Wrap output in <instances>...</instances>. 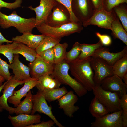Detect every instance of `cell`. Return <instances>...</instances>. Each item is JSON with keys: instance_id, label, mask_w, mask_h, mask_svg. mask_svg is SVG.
I'll return each instance as SVG.
<instances>
[{"instance_id": "obj_4", "label": "cell", "mask_w": 127, "mask_h": 127, "mask_svg": "<svg viewBox=\"0 0 127 127\" xmlns=\"http://www.w3.org/2000/svg\"><path fill=\"white\" fill-rule=\"evenodd\" d=\"M36 27L42 34L59 38L74 33H80L83 29L82 23L80 22H70L57 27L50 26L44 23Z\"/></svg>"}, {"instance_id": "obj_42", "label": "cell", "mask_w": 127, "mask_h": 127, "mask_svg": "<svg viewBox=\"0 0 127 127\" xmlns=\"http://www.w3.org/2000/svg\"><path fill=\"white\" fill-rule=\"evenodd\" d=\"M55 123L52 120H50L46 122L43 121L37 124L30 125L26 127H54Z\"/></svg>"}, {"instance_id": "obj_15", "label": "cell", "mask_w": 127, "mask_h": 127, "mask_svg": "<svg viewBox=\"0 0 127 127\" xmlns=\"http://www.w3.org/2000/svg\"><path fill=\"white\" fill-rule=\"evenodd\" d=\"M77 96L71 90L57 100L59 108L70 118L73 117L74 113L79 109L78 106L74 105L78 100Z\"/></svg>"}, {"instance_id": "obj_44", "label": "cell", "mask_w": 127, "mask_h": 127, "mask_svg": "<svg viewBox=\"0 0 127 127\" xmlns=\"http://www.w3.org/2000/svg\"><path fill=\"white\" fill-rule=\"evenodd\" d=\"M13 42V41H12L8 40L5 38L0 32V45L4 43H12Z\"/></svg>"}, {"instance_id": "obj_20", "label": "cell", "mask_w": 127, "mask_h": 127, "mask_svg": "<svg viewBox=\"0 0 127 127\" xmlns=\"http://www.w3.org/2000/svg\"><path fill=\"white\" fill-rule=\"evenodd\" d=\"M8 118L15 127H26L41 122V116L38 114L30 115L20 114L15 116L9 115Z\"/></svg>"}, {"instance_id": "obj_37", "label": "cell", "mask_w": 127, "mask_h": 127, "mask_svg": "<svg viewBox=\"0 0 127 127\" xmlns=\"http://www.w3.org/2000/svg\"><path fill=\"white\" fill-rule=\"evenodd\" d=\"M127 3V0H104L103 9L105 10L110 12L113 8L120 4Z\"/></svg>"}, {"instance_id": "obj_9", "label": "cell", "mask_w": 127, "mask_h": 127, "mask_svg": "<svg viewBox=\"0 0 127 127\" xmlns=\"http://www.w3.org/2000/svg\"><path fill=\"white\" fill-rule=\"evenodd\" d=\"M32 101L33 107L31 114L34 115L36 112L43 113L49 117L58 127H65L58 121L53 114L51 108L48 105L42 92L38 91L35 94L32 95Z\"/></svg>"}, {"instance_id": "obj_16", "label": "cell", "mask_w": 127, "mask_h": 127, "mask_svg": "<svg viewBox=\"0 0 127 127\" xmlns=\"http://www.w3.org/2000/svg\"><path fill=\"white\" fill-rule=\"evenodd\" d=\"M4 86L2 90V94L0 97V106L11 113L12 107L8 104V98L12 95L14 89L18 86L24 84V82L15 79L13 76L11 75Z\"/></svg>"}, {"instance_id": "obj_40", "label": "cell", "mask_w": 127, "mask_h": 127, "mask_svg": "<svg viewBox=\"0 0 127 127\" xmlns=\"http://www.w3.org/2000/svg\"><path fill=\"white\" fill-rule=\"evenodd\" d=\"M22 0H15L12 3H10L0 0V7L6 8L10 9H15L21 7Z\"/></svg>"}, {"instance_id": "obj_36", "label": "cell", "mask_w": 127, "mask_h": 127, "mask_svg": "<svg viewBox=\"0 0 127 127\" xmlns=\"http://www.w3.org/2000/svg\"><path fill=\"white\" fill-rule=\"evenodd\" d=\"M9 65L0 57V75L6 81L8 80L11 76L9 71Z\"/></svg>"}, {"instance_id": "obj_28", "label": "cell", "mask_w": 127, "mask_h": 127, "mask_svg": "<svg viewBox=\"0 0 127 127\" xmlns=\"http://www.w3.org/2000/svg\"><path fill=\"white\" fill-rule=\"evenodd\" d=\"M112 67L113 75L122 79L127 73V54L117 60Z\"/></svg>"}, {"instance_id": "obj_1", "label": "cell", "mask_w": 127, "mask_h": 127, "mask_svg": "<svg viewBox=\"0 0 127 127\" xmlns=\"http://www.w3.org/2000/svg\"><path fill=\"white\" fill-rule=\"evenodd\" d=\"M91 57L76 60L69 63L71 74L88 91H91L95 85L94 73L90 64Z\"/></svg>"}, {"instance_id": "obj_24", "label": "cell", "mask_w": 127, "mask_h": 127, "mask_svg": "<svg viewBox=\"0 0 127 127\" xmlns=\"http://www.w3.org/2000/svg\"><path fill=\"white\" fill-rule=\"evenodd\" d=\"M14 54H20L24 57L26 60L32 63L35 59L38 54L35 49L29 47L21 43H19L13 50Z\"/></svg>"}, {"instance_id": "obj_7", "label": "cell", "mask_w": 127, "mask_h": 127, "mask_svg": "<svg viewBox=\"0 0 127 127\" xmlns=\"http://www.w3.org/2000/svg\"><path fill=\"white\" fill-rule=\"evenodd\" d=\"M90 64L94 71L93 79L95 85H100L104 79L113 75L112 67L100 58L91 57Z\"/></svg>"}, {"instance_id": "obj_32", "label": "cell", "mask_w": 127, "mask_h": 127, "mask_svg": "<svg viewBox=\"0 0 127 127\" xmlns=\"http://www.w3.org/2000/svg\"><path fill=\"white\" fill-rule=\"evenodd\" d=\"M126 4L125 3L120 4L114 7L113 9L127 32V7Z\"/></svg>"}, {"instance_id": "obj_6", "label": "cell", "mask_w": 127, "mask_h": 127, "mask_svg": "<svg viewBox=\"0 0 127 127\" xmlns=\"http://www.w3.org/2000/svg\"><path fill=\"white\" fill-rule=\"evenodd\" d=\"M117 16L113 9L110 12L103 9L100 10H94L91 16L86 22L82 23L83 26L86 27L90 25L97 26L101 28L111 30V24Z\"/></svg>"}, {"instance_id": "obj_19", "label": "cell", "mask_w": 127, "mask_h": 127, "mask_svg": "<svg viewBox=\"0 0 127 127\" xmlns=\"http://www.w3.org/2000/svg\"><path fill=\"white\" fill-rule=\"evenodd\" d=\"M19 54H14L12 63L9 64V68L12 70L14 77L18 80L24 81L31 77L28 67L23 64L19 60Z\"/></svg>"}, {"instance_id": "obj_17", "label": "cell", "mask_w": 127, "mask_h": 127, "mask_svg": "<svg viewBox=\"0 0 127 127\" xmlns=\"http://www.w3.org/2000/svg\"><path fill=\"white\" fill-rule=\"evenodd\" d=\"M38 82V78H32L24 81L23 86L17 91L14 90L12 95L8 99L7 102L16 107L21 102V99L26 96L28 92L35 87Z\"/></svg>"}, {"instance_id": "obj_35", "label": "cell", "mask_w": 127, "mask_h": 127, "mask_svg": "<svg viewBox=\"0 0 127 127\" xmlns=\"http://www.w3.org/2000/svg\"><path fill=\"white\" fill-rule=\"evenodd\" d=\"M121 107L122 110V117L123 127H127V95H124L121 98Z\"/></svg>"}, {"instance_id": "obj_30", "label": "cell", "mask_w": 127, "mask_h": 127, "mask_svg": "<svg viewBox=\"0 0 127 127\" xmlns=\"http://www.w3.org/2000/svg\"><path fill=\"white\" fill-rule=\"evenodd\" d=\"M68 46L67 42L62 44L59 43L53 47L54 64H58L65 59Z\"/></svg>"}, {"instance_id": "obj_13", "label": "cell", "mask_w": 127, "mask_h": 127, "mask_svg": "<svg viewBox=\"0 0 127 127\" xmlns=\"http://www.w3.org/2000/svg\"><path fill=\"white\" fill-rule=\"evenodd\" d=\"M40 0V4L39 6L35 8H33L31 6L28 7L31 10L34 11L36 14V27L45 23L56 2L54 0Z\"/></svg>"}, {"instance_id": "obj_41", "label": "cell", "mask_w": 127, "mask_h": 127, "mask_svg": "<svg viewBox=\"0 0 127 127\" xmlns=\"http://www.w3.org/2000/svg\"><path fill=\"white\" fill-rule=\"evenodd\" d=\"M96 36L99 39L103 45L108 46L112 43L111 38L110 36L106 34H102L99 32L96 33Z\"/></svg>"}, {"instance_id": "obj_12", "label": "cell", "mask_w": 127, "mask_h": 127, "mask_svg": "<svg viewBox=\"0 0 127 127\" xmlns=\"http://www.w3.org/2000/svg\"><path fill=\"white\" fill-rule=\"evenodd\" d=\"M100 85L105 90L116 93L120 98L127 94V85L121 78L115 75L105 78Z\"/></svg>"}, {"instance_id": "obj_29", "label": "cell", "mask_w": 127, "mask_h": 127, "mask_svg": "<svg viewBox=\"0 0 127 127\" xmlns=\"http://www.w3.org/2000/svg\"><path fill=\"white\" fill-rule=\"evenodd\" d=\"M103 46L100 40L97 43L94 44H80L81 53L77 58L81 60L91 57L96 49Z\"/></svg>"}, {"instance_id": "obj_39", "label": "cell", "mask_w": 127, "mask_h": 127, "mask_svg": "<svg viewBox=\"0 0 127 127\" xmlns=\"http://www.w3.org/2000/svg\"><path fill=\"white\" fill-rule=\"evenodd\" d=\"M60 3L65 7L68 10L70 15V20L71 22H79L73 14L71 9L72 0H54Z\"/></svg>"}, {"instance_id": "obj_3", "label": "cell", "mask_w": 127, "mask_h": 127, "mask_svg": "<svg viewBox=\"0 0 127 127\" xmlns=\"http://www.w3.org/2000/svg\"><path fill=\"white\" fill-rule=\"evenodd\" d=\"M0 7V26L4 29L11 27L16 28L22 34L31 33L33 28L36 27L35 18L32 17L25 18L17 14L14 11L9 15L2 13Z\"/></svg>"}, {"instance_id": "obj_31", "label": "cell", "mask_w": 127, "mask_h": 127, "mask_svg": "<svg viewBox=\"0 0 127 127\" xmlns=\"http://www.w3.org/2000/svg\"><path fill=\"white\" fill-rule=\"evenodd\" d=\"M61 38H57L46 36L44 40L35 49L39 55L43 51L53 47L60 43Z\"/></svg>"}, {"instance_id": "obj_34", "label": "cell", "mask_w": 127, "mask_h": 127, "mask_svg": "<svg viewBox=\"0 0 127 127\" xmlns=\"http://www.w3.org/2000/svg\"><path fill=\"white\" fill-rule=\"evenodd\" d=\"M80 45L79 42H75L70 50L67 52L65 60L69 63L76 59L80 55L81 53Z\"/></svg>"}, {"instance_id": "obj_10", "label": "cell", "mask_w": 127, "mask_h": 127, "mask_svg": "<svg viewBox=\"0 0 127 127\" xmlns=\"http://www.w3.org/2000/svg\"><path fill=\"white\" fill-rule=\"evenodd\" d=\"M71 9L74 15L82 23L90 18L94 10L91 0H72Z\"/></svg>"}, {"instance_id": "obj_46", "label": "cell", "mask_w": 127, "mask_h": 127, "mask_svg": "<svg viewBox=\"0 0 127 127\" xmlns=\"http://www.w3.org/2000/svg\"><path fill=\"white\" fill-rule=\"evenodd\" d=\"M124 82V83L127 85V73L123 77L122 79Z\"/></svg>"}, {"instance_id": "obj_14", "label": "cell", "mask_w": 127, "mask_h": 127, "mask_svg": "<svg viewBox=\"0 0 127 127\" xmlns=\"http://www.w3.org/2000/svg\"><path fill=\"white\" fill-rule=\"evenodd\" d=\"M122 112L121 109L95 118V121L91 123V127H123Z\"/></svg>"}, {"instance_id": "obj_43", "label": "cell", "mask_w": 127, "mask_h": 127, "mask_svg": "<svg viewBox=\"0 0 127 127\" xmlns=\"http://www.w3.org/2000/svg\"><path fill=\"white\" fill-rule=\"evenodd\" d=\"M92 3L94 10H98L103 9L104 0H91Z\"/></svg>"}, {"instance_id": "obj_23", "label": "cell", "mask_w": 127, "mask_h": 127, "mask_svg": "<svg viewBox=\"0 0 127 127\" xmlns=\"http://www.w3.org/2000/svg\"><path fill=\"white\" fill-rule=\"evenodd\" d=\"M60 83L51 75H46L38 78V82L35 87L38 91L60 87Z\"/></svg>"}, {"instance_id": "obj_22", "label": "cell", "mask_w": 127, "mask_h": 127, "mask_svg": "<svg viewBox=\"0 0 127 127\" xmlns=\"http://www.w3.org/2000/svg\"><path fill=\"white\" fill-rule=\"evenodd\" d=\"M32 95L30 90L26 95L25 99L18 105L16 108H12L11 114L15 113L16 115L20 114H31L33 107Z\"/></svg>"}, {"instance_id": "obj_18", "label": "cell", "mask_w": 127, "mask_h": 127, "mask_svg": "<svg viewBox=\"0 0 127 127\" xmlns=\"http://www.w3.org/2000/svg\"><path fill=\"white\" fill-rule=\"evenodd\" d=\"M126 54L127 46L121 51L116 53L111 52L109 48L102 46L96 49L91 57L100 58L112 67L117 60Z\"/></svg>"}, {"instance_id": "obj_47", "label": "cell", "mask_w": 127, "mask_h": 127, "mask_svg": "<svg viewBox=\"0 0 127 127\" xmlns=\"http://www.w3.org/2000/svg\"><path fill=\"white\" fill-rule=\"evenodd\" d=\"M5 80L4 78L0 75V87L3 84L2 83L4 82Z\"/></svg>"}, {"instance_id": "obj_26", "label": "cell", "mask_w": 127, "mask_h": 127, "mask_svg": "<svg viewBox=\"0 0 127 127\" xmlns=\"http://www.w3.org/2000/svg\"><path fill=\"white\" fill-rule=\"evenodd\" d=\"M111 30V34L114 39H119L127 46V32L121 24L117 16L112 23Z\"/></svg>"}, {"instance_id": "obj_5", "label": "cell", "mask_w": 127, "mask_h": 127, "mask_svg": "<svg viewBox=\"0 0 127 127\" xmlns=\"http://www.w3.org/2000/svg\"><path fill=\"white\" fill-rule=\"evenodd\" d=\"M92 91L94 95L110 112L122 109L120 98L116 93L103 89L99 85H95Z\"/></svg>"}, {"instance_id": "obj_21", "label": "cell", "mask_w": 127, "mask_h": 127, "mask_svg": "<svg viewBox=\"0 0 127 127\" xmlns=\"http://www.w3.org/2000/svg\"><path fill=\"white\" fill-rule=\"evenodd\" d=\"M46 35L42 34L36 35L31 33H25L20 36L13 37L12 41L24 44L29 47L35 49L44 40Z\"/></svg>"}, {"instance_id": "obj_11", "label": "cell", "mask_w": 127, "mask_h": 127, "mask_svg": "<svg viewBox=\"0 0 127 127\" xmlns=\"http://www.w3.org/2000/svg\"><path fill=\"white\" fill-rule=\"evenodd\" d=\"M54 66L46 61L38 55L33 62L28 64L30 76L38 78L45 75H51L53 72Z\"/></svg>"}, {"instance_id": "obj_33", "label": "cell", "mask_w": 127, "mask_h": 127, "mask_svg": "<svg viewBox=\"0 0 127 127\" xmlns=\"http://www.w3.org/2000/svg\"><path fill=\"white\" fill-rule=\"evenodd\" d=\"M7 43L6 45H0V54L5 56L8 60L9 64H11L12 63L14 58L13 50L18 45V43L13 41L10 44Z\"/></svg>"}, {"instance_id": "obj_45", "label": "cell", "mask_w": 127, "mask_h": 127, "mask_svg": "<svg viewBox=\"0 0 127 127\" xmlns=\"http://www.w3.org/2000/svg\"><path fill=\"white\" fill-rule=\"evenodd\" d=\"M7 82V81L5 82L0 87V93L3 89V88ZM3 110V109L0 106V113L2 112Z\"/></svg>"}, {"instance_id": "obj_2", "label": "cell", "mask_w": 127, "mask_h": 127, "mask_svg": "<svg viewBox=\"0 0 127 127\" xmlns=\"http://www.w3.org/2000/svg\"><path fill=\"white\" fill-rule=\"evenodd\" d=\"M69 63L64 60L60 63L54 65L53 72L51 75L61 84L68 85L79 97L85 95L87 90L82 85L69 74Z\"/></svg>"}, {"instance_id": "obj_27", "label": "cell", "mask_w": 127, "mask_h": 127, "mask_svg": "<svg viewBox=\"0 0 127 127\" xmlns=\"http://www.w3.org/2000/svg\"><path fill=\"white\" fill-rule=\"evenodd\" d=\"M41 91L43 93L46 101L49 102L58 100L68 92L64 86L57 88L44 90Z\"/></svg>"}, {"instance_id": "obj_38", "label": "cell", "mask_w": 127, "mask_h": 127, "mask_svg": "<svg viewBox=\"0 0 127 127\" xmlns=\"http://www.w3.org/2000/svg\"><path fill=\"white\" fill-rule=\"evenodd\" d=\"M39 55L46 62L54 65L53 47L43 51Z\"/></svg>"}, {"instance_id": "obj_8", "label": "cell", "mask_w": 127, "mask_h": 127, "mask_svg": "<svg viewBox=\"0 0 127 127\" xmlns=\"http://www.w3.org/2000/svg\"><path fill=\"white\" fill-rule=\"evenodd\" d=\"M52 10L45 24L50 26L57 27L71 22L69 12L62 4L56 1Z\"/></svg>"}, {"instance_id": "obj_25", "label": "cell", "mask_w": 127, "mask_h": 127, "mask_svg": "<svg viewBox=\"0 0 127 127\" xmlns=\"http://www.w3.org/2000/svg\"><path fill=\"white\" fill-rule=\"evenodd\" d=\"M89 111L92 116L95 118L102 117L110 113L107 109L95 96L90 104Z\"/></svg>"}]
</instances>
